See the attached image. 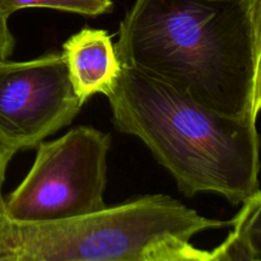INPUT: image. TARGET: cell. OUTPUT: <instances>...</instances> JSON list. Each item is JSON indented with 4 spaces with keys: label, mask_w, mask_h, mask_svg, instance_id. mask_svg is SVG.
<instances>
[{
    "label": "cell",
    "mask_w": 261,
    "mask_h": 261,
    "mask_svg": "<svg viewBox=\"0 0 261 261\" xmlns=\"http://www.w3.org/2000/svg\"><path fill=\"white\" fill-rule=\"evenodd\" d=\"M114 47L124 68L212 111L256 121L261 0H135Z\"/></svg>",
    "instance_id": "6da1fadb"
},
{
    "label": "cell",
    "mask_w": 261,
    "mask_h": 261,
    "mask_svg": "<svg viewBox=\"0 0 261 261\" xmlns=\"http://www.w3.org/2000/svg\"><path fill=\"white\" fill-rule=\"evenodd\" d=\"M8 15L0 5V61L8 60L14 50V36L10 32L8 24Z\"/></svg>",
    "instance_id": "30bf717a"
},
{
    "label": "cell",
    "mask_w": 261,
    "mask_h": 261,
    "mask_svg": "<svg viewBox=\"0 0 261 261\" xmlns=\"http://www.w3.org/2000/svg\"><path fill=\"white\" fill-rule=\"evenodd\" d=\"M106 97L115 126L139 138L186 198L213 193L241 205L260 191L256 121L212 111L124 66Z\"/></svg>",
    "instance_id": "7a4b0ae2"
},
{
    "label": "cell",
    "mask_w": 261,
    "mask_h": 261,
    "mask_svg": "<svg viewBox=\"0 0 261 261\" xmlns=\"http://www.w3.org/2000/svg\"><path fill=\"white\" fill-rule=\"evenodd\" d=\"M261 194H254L241 204L229 226L232 231L217 249L211 261H261Z\"/></svg>",
    "instance_id": "52a82bcc"
},
{
    "label": "cell",
    "mask_w": 261,
    "mask_h": 261,
    "mask_svg": "<svg viewBox=\"0 0 261 261\" xmlns=\"http://www.w3.org/2000/svg\"><path fill=\"white\" fill-rule=\"evenodd\" d=\"M63 55L75 94L82 103L93 94L106 96L114 87L121 64L107 31L84 27L63 43Z\"/></svg>",
    "instance_id": "8992f818"
},
{
    "label": "cell",
    "mask_w": 261,
    "mask_h": 261,
    "mask_svg": "<svg viewBox=\"0 0 261 261\" xmlns=\"http://www.w3.org/2000/svg\"><path fill=\"white\" fill-rule=\"evenodd\" d=\"M149 261H211L209 251L199 250L190 242H177L158 252Z\"/></svg>",
    "instance_id": "9c48e42d"
},
{
    "label": "cell",
    "mask_w": 261,
    "mask_h": 261,
    "mask_svg": "<svg viewBox=\"0 0 261 261\" xmlns=\"http://www.w3.org/2000/svg\"><path fill=\"white\" fill-rule=\"evenodd\" d=\"M0 5L8 17L25 8H47L86 17H98L114 9L112 0H0Z\"/></svg>",
    "instance_id": "ba28073f"
},
{
    "label": "cell",
    "mask_w": 261,
    "mask_h": 261,
    "mask_svg": "<svg viewBox=\"0 0 261 261\" xmlns=\"http://www.w3.org/2000/svg\"><path fill=\"white\" fill-rule=\"evenodd\" d=\"M12 158H13L12 154H9V153H7L4 149L0 148V196H2V186L3 184H4L8 165H9Z\"/></svg>",
    "instance_id": "8fae6325"
},
{
    "label": "cell",
    "mask_w": 261,
    "mask_h": 261,
    "mask_svg": "<svg viewBox=\"0 0 261 261\" xmlns=\"http://www.w3.org/2000/svg\"><path fill=\"white\" fill-rule=\"evenodd\" d=\"M3 201L0 261H149L170 245L229 224L158 194L51 222L13 221Z\"/></svg>",
    "instance_id": "3957f363"
},
{
    "label": "cell",
    "mask_w": 261,
    "mask_h": 261,
    "mask_svg": "<svg viewBox=\"0 0 261 261\" xmlns=\"http://www.w3.org/2000/svg\"><path fill=\"white\" fill-rule=\"evenodd\" d=\"M82 106L61 54L0 61V148L9 154L70 125Z\"/></svg>",
    "instance_id": "5b68a950"
},
{
    "label": "cell",
    "mask_w": 261,
    "mask_h": 261,
    "mask_svg": "<svg viewBox=\"0 0 261 261\" xmlns=\"http://www.w3.org/2000/svg\"><path fill=\"white\" fill-rule=\"evenodd\" d=\"M110 147V134L92 126L41 142L30 172L3 201L5 216L17 222H51L106 209Z\"/></svg>",
    "instance_id": "277c9868"
}]
</instances>
